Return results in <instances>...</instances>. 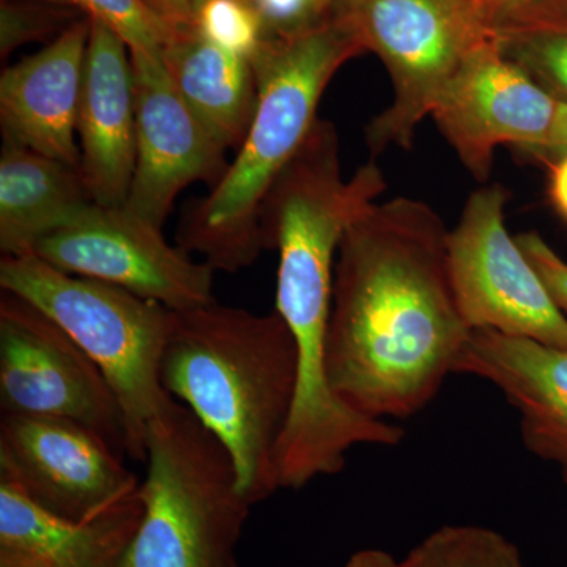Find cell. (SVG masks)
Returning <instances> with one entry per match:
<instances>
[{"label":"cell","mask_w":567,"mask_h":567,"mask_svg":"<svg viewBox=\"0 0 567 567\" xmlns=\"http://www.w3.org/2000/svg\"><path fill=\"white\" fill-rule=\"evenodd\" d=\"M336 0H317V3H319V9L322 11V13H327L328 10H330V7L333 6Z\"/></svg>","instance_id":"32"},{"label":"cell","mask_w":567,"mask_h":567,"mask_svg":"<svg viewBox=\"0 0 567 567\" xmlns=\"http://www.w3.org/2000/svg\"><path fill=\"white\" fill-rule=\"evenodd\" d=\"M330 9L363 50L379 54L393 82V102L365 126L372 155L412 148L451 78L496 37L477 0H336Z\"/></svg>","instance_id":"6"},{"label":"cell","mask_w":567,"mask_h":567,"mask_svg":"<svg viewBox=\"0 0 567 567\" xmlns=\"http://www.w3.org/2000/svg\"><path fill=\"white\" fill-rule=\"evenodd\" d=\"M78 137L80 173L95 204L125 207L136 167L132 52L99 21H92L85 54Z\"/></svg>","instance_id":"14"},{"label":"cell","mask_w":567,"mask_h":567,"mask_svg":"<svg viewBox=\"0 0 567 567\" xmlns=\"http://www.w3.org/2000/svg\"><path fill=\"white\" fill-rule=\"evenodd\" d=\"M136 99V167L125 208L162 227L192 183L215 186L226 151L175 91L162 52L130 51Z\"/></svg>","instance_id":"12"},{"label":"cell","mask_w":567,"mask_h":567,"mask_svg":"<svg viewBox=\"0 0 567 567\" xmlns=\"http://www.w3.org/2000/svg\"><path fill=\"white\" fill-rule=\"evenodd\" d=\"M346 567H399V561L386 551L365 548L352 555Z\"/></svg>","instance_id":"29"},{"label":"cell","mask_w":567,"mask_h":567,"mask_svg":"<svg viewBox=\"0 0 567 567\" xmlns=\"http://www.w3.org/2000/svg\"><path fill=\"white\" fill-rule=\"evenodd\" d=\"M0 477L48 513L87 520L141 484L99 434L59 417L0 416Z\"/></svg>","instance_id":"11"},{"label":"cell","mask_w":567,"mask_h":567,"mask_svg":"<svg viewBox=\"0 0 567 567\" xmlns=\"http://www.w3.org/2000/svg\"><path fill=\"white\" fill-rule=\"evenodd\" d=\"M0 287L50 317L99 365L125 417L126 454L145 461L148 424L175 402L159 379L173 309L99 279L65 274L33 254L3 256Z\"/></svg>","instance_id":"5"},{"label":"cell","mask_w":567,"mask_h":567,"mask_svg":"<svg viewBox=\"0 0 567 567\" xmlns=\"http://www.w3.org/2000/svg\"><path fill=\"white\" fill-rule=\"evenodd\" d=\"M142 517L123 567H238L251 503L229 451L175 401L148 424Z\"/></svg>","instance_id":"4"},{"label":"cell","mask_w":567,"mask_h":567,"mask_svg":"<svg viewBox=\"0 0 567 567\" xmlns=\"http://www.w3.org/2000/svg\"><path fill=\"white\" fill-rule=\"evenodd\" d=\"M494 29L503 54L567 104V0H528L496 17Z\"/></svg>","instance_id":"19"},{"label":"cell","mask_w":567,"mask_h":567,"mask_svg":"<svg viewBox=\"0 0 567 567\" xmlns=\"http://www.w3.org/2000/svg\"><path fill=\"white\" fill-rule=\"evenodd\" d=\"M565 153H567V104L559 103L555 132L551 134L550 144H548L546 153L540 156L539 162H550V159L558 158Z\"/></svg>","instance_id":"28"},{"label":"cell","mask_w":567,"mask_h":567,"mask_svg":"<svg viewBox=\"0 0 567 567\" xmlns=\"http://www.w3.org/2000/svg\"><path fill=\"white\" fill-rule=\"evenodd\" d=\"M363 51L350 25L331 9L297 31L265 37L251 59L257 84L251 126L221 181L182 219V249L226 274L259 259L265 196L311 133L327 85Z\"/></svg>","instance_id":"3"},{"label":"cell","mask_w":567,"mask_h":567,"mask_svg":"<svg viewBox=\"0 0 567 567\" xmlns=\"http://www.w3.org/2000/svg\"><path fill=\"white\" fill-rule=\"evenodd\" d=\"M0 409L91 429L121 456L125 417L106 377L58 323L10 292L0 297Z\"/></svg>","instance_id":"8"},{"label":"cell","mask_w":567,"mask_h":567,"mask_svg":"<svg viewBox=\"0 0 567 567\" xmlns=\"http://www.w3.org/2000/svg\"><path fill=\"white\" fill-rule=\"evenodd\" d=\"M194 31L249 61L267 37L262 14L254 0H204L194 10Z\"/></svg>","instance_id":"22"},{"label":"cell","mask_w":567,"mask_h":567,"mask_svg":"<svg viewBox=\"0 0 567 567\" xmlns=\"http://www.w3.org/2000/svg\"><path fill=\"white\" fill-rule=\"evenodd\" d=\"M297 375V346L278 311L254 315L216 301L174 311L159 379L221 440L251 505L279 488L276 454Z\"/></svg>","instance_id":"2"},{"label":"cell","mask_w":567,"mask_h":567,"mask_svg":"<svg viewBox=\"0 0 567 567\" xmlns=\"http://www.w3.org/2000/svg\"><path fill=\"white\" fill-rule=\"evenodd\" d=\"M548 167V199L555 212L567 223V153L546 162Z\"/></svg>","instance_id":"27"},{"label":"cell","mask_w":567,"mask_h":567,"mask_svg":"<svg viewBox=\"0 0 567 567\" xmlns=\"http://www.w3.org/2000/svg\"><path fill=\"white\" fill-rule=\"evenodd\" d=\"M189 2H192L193 9L196 10L197 7H199L200 3L204 2V0H189Z\"/></svg>","instance_id":"33"},{"label":"cell","mask_w":567,"mask_h":567,"mask_svg":"<svg viewBox=\"0 0 567 567\" xmlns=\"http://www.w3.org/2000/svg\"><path fill=\"white\" fill-rule=\"evenodd\" d=\"M0 567H40L32 563L31 559L21 557L14 551L3 550L0 548Z\"/></svg>","instance_id":"31"},{"label":"cell","mask_w":567,"mask_h":567,"mask_svg":"<svg viewBox=\"0 0 567 567\" xmlns=\"http://www.w3.org/2000/svg\"><path fill=\"white\" fill-rule=\"evenodd\" d=\"M175 33L193 31L194 9L189 0H145Z\"/></svg>","instance_id":"26"},{"label":"cell","mask_w":567,"mask_h":567,"mask_svg":"<svg viewBox=\"0 0 567 567\" xmlns=\"http://www.w3.org/2000/svg\"><path fill=\"white\" fill-rule=\"evenodd\" d=\"M477 2H480L484 13L487 14L488 20L494 22L495 18L505 13L506 10L514 9V7L528 2V0H477Z\"/></svg>","instance_id":"30"},{"label":"cell","mask_w":567,"mask_h":567,"mask_svg":"<svg viewBox=\"0 0 567 567\" xmlns=\"http://www.w3.org/2000/svg\"><path fill=\"white\" fill-rule=\"evenodd\" d=\"M558 111V100L507 59L495 37L451 78L431 117L466 171L484 183L499 145H516L539 159L550 144Z\"/></svg>","instance_id":"10"},{"label":"cell","mask_w":567,"mask_h":567,"mask_svg":"<svg viewBox=\"0 0 567 567\" xmlns=\"http://www.w3.org/2000/svg\"><path fill=\"white\" fill-rule=\"evenodd\" d=\"M518 246L546 284L548 293L567 316V262L537 233L520 234Z\"/></svg>","instance_id":"24"},{"label":"cell","mask_w":567,"mask_h":567,"mask_svg":"<svg viewBox=\"0 0 567 567\" xmlns=\"http://www.w3.org/2000/svg\"><path fill=\"white\" fill-rule=\"evenodd\" d=\"M454 372L494 383L520 413L525 446L557 464L567 481V349L473 330Z\"/></svg>","instance_id":"15"},{"label":"cell","mask_w":567,"mask_h":567,"mask_svg":"<svg viewBox=\"0 0 567 567\" xmlns=\"http://www.w3.org/2000/svg\"><path fill=\"white\" fill-rule=\"evenodd\" d=\"M141 517L140 488L99 516L76 522L48 513L0 477V548L40 567H123Z\"/></svg>","instance_id":"16"},{"label":"cell","mask_w":567,"mask_h":567,"mask_svg":"<svg viewBox=\"0 0 567 567\" xmlns=\"http://www.w3.org/2000/svg\"><path fill=\"white\" fill-rule=\"evenodd\" d=\"M502 185L476 189L447 234L458 308L472 330H494L567 349V316L516 238L507 234Z\"/></svg>","instance_id":"7"},{"label":"cell","mask_w":567,"mask_h":567,"mask_svg":"<svg viewBox=\"0 0 567 567\" xmlns=\"http://www.w3.org/2000/svg\"><path fill=\"white\" fill-rule=\"evenodd\" d=\"M162 59L175 91L205 128L224 148L240 147L257 104L251 61L216 47L194 29L175 33Z\"/></svg>","instance_id":"18"},{"label":"cell","mask_w":567,"mask_h":567,"mask_svg":"<svg viewBox=\"0 0 567 567\" xmlns=\"http://www.w3.org/2000/svg\"><path fill=\"white\" fill-rule=\"evenodd\" d=\"M31 254L65 274L122 287L173 311L216 301L210 265L167 244L162 227L125 207L93 204L41 238Z\"/></svg>","instance_id":"9"},{"label":"cell","mask_w":567,"mask_h":567,"mask_svg":"<svg viewBox=\"0 0 567 567\" xmlns=\"http://www.w3.org/2000/svg\"><path fill=\"white\" fill-rule=\"evenodd\" d=\"M52 6L81 11L92 21L107 25L130 51L162 52L175 32L145 0H40Z\"/></svg>","instance_id":"21"},{"label":"cell","mask_w":567,"mask_h":567,"mask_svg":"<svg viewBox=\"0 0 567 567\" xmlns=\"http://www.w3.org/2000/svg\"><path fill=\"white\" fill-rule=\"evenodd\" d=\"M447 234L421 200L372 204L342 235L327 334L334 394L374 420L416 415L453 374L472 328L458 308Z\"/></svg>","instance_id":"1"},{"label":"cell","mask_w":567,"mask_h":567,"mask_svg":"<svg viewBox=\"0 0 567 567\" xmlns=\"http://www.w3.org/2000/svg\"><path fill=\"white\" fill-rule=\"evenodd\" d=\"M399 567H525L513 543L494 529L451 525L417 544Z\"/></svg>","instance_id":"20"},{"label":"cell","mask_w":567,"mask_h":567,"mask_svg":"<svg viewBox=\"0 0 567 567\" xmlns=\"http://www.w3.org/2000/svg\"><path fill=\"white\" fill-rule=\"evenodd\" d=\"M95 204L76 167L3 142L0 158V251L31 254L41 238Z\"/></svg>","instance_id":"17"},{"label":"cell","mask_w":567,"mask_h":567,"mask_svg":"<svg viewBox=\"0 0 567 567\" xmlns=\"http://www.w3.org/2000/svg\"><path fill=\"white\" fill-rule=\"evenodd\" d=\"M270 33L297 31L319 20L324 13L320 11L317 0H254Z\"/></svg>","instance_id":"25"},{"label":"cell","mask_w":567,"mask_h":567,"mask_svg":"<svg viewBox=\"0 0 567 567\" xmlns=\"http://www.w3.org/2000/svg\"><path fill=\"white\" fill-rule=\"evenodd\" d=\"M76 18V10L40 0H2L0 6V55L9 58L22 44L59 37Z\"/></svg>","instance_id":"23"},{"label":"cell","mask_w":567,"mask_h":567,"mask_svg":"<svg viewBox=\"0 0 567 567\" xmlns=\"http://www.w3.org/2000/svg\"><path fill=\"white\" fill-rule=\"evenodd\" d=\"M92 20L74 21L43 50L3 70V142L31 148L80 169L78 114Z\"/></svg>","instance_id":"13"}]
</instances>
